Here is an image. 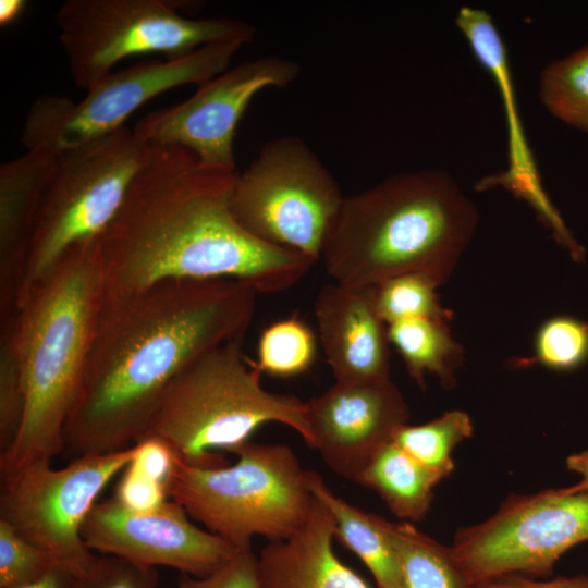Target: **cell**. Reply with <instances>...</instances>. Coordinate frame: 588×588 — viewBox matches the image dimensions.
Masks as SVG:
<instances>
[{
  "mask_svg": "<svg viewBox=\"0 0 588 588\" xmlns=\"http://www.w3.org/2000/svg\"><path fill=\"white\" fill-rule=\"evenodd\" d=\"M258 292L235 279L168 280L105 298L63 441L70 456L123 451L193 360L244 339Z\"/></svg>",
  "mask_w": 588,
  "mask_h": 588,
  "instance_id": "obj_1",
  "label": "cell"
},
{
  "mask_svg": "<svg viewBox=\"0 0 588 588\" xmlns=\"http://www.w3.org/2000/svg\"><path fill=\"white\" fill-rule=\"evenodd\" d=\"M236 173L206 169L181 147L151 145L98 236L105 298L168 280L235 279L258 293L303 280L316 260L266 244L235 220L230 199Z\"/></svg>",
  "mask_w": 588,
  "mask_h": 588,
  "instance_id": "obj_2",
  "label": "cell"
},
{
  "mask_svg": "<svg viewBox=\"0 0 588 588\" xmlns=\"http://www.w3.org/2000/svg\"><path fill=\"white\" fill-rule=\"evenodd\" d=\"M478 223L477 206L445 170L406 171L345 196L320 259L343 285L371 287L407 273L443 285Z\"/></svg>",
  "mask_w": 588,
  "mask_h": 588,
  "instance_id": "obj_3",
  "label": "cell"
},
{
  "mask_svg": "<svg viewBox=\"0 0 588 588\" xmlns=\"http://www.w3.org/2000/svg\"><path fill=\"white\" fill-rule=\"evenodd\" d=\"M103 299L97 236L70 248L22 295L16 313L0 321L11 324L26 397L16 439L0 455L1 477L63 452Z\"/></svg>",
  "mask_w": 588,
  "mask_h": 588,
  "instance_id": "obj_4",
  "label": "cell"
},
{
  "mask_svg": "<svg viewBox=\"0 0 588 588\" xmlns=\"http://www.w3.org/2000/svg\"><path fill=\"white\" fill-rule=\"evenodd\" d=\"M243 340L225 342L186 366L164 391L140 440L159 439L181 462L208 468L228 465L218 451L234 453L267 422L294 429L310 446L306 402L265 390L261 373L247 366Z\"/></svg>",
  "mask_w": 588,
  "mask_h": 588,
  "instance_id": "obj_5",
  "label": "cell"
},
{
  "mask_svg": "<svg viewBox=\"0 0 588 588\" xmlns=\"http://www.w3.org/2000/svg\"><path fill=\"white\" fill-rule=\"evenodd\" d=\"M234 453V464L213 468L177 458L168 497L238 552L253 550L256 536L269 541L293 536L307 523L316 502L308 470L282 444L248 441Z\"/></svg>",
  "mask_w": 588,
  "mask_h": 588,
  "instance_id": "obj_6",
  "label": "cell"
},
{
  "mask_svg": "<svg viewBox=\"0 0 588 588\" xmlns=\"http://www.w3.org/2000/svg\"><path fill=\"white\" fill-rule=\"evenodd\" d=\"M189 0H66L56 12L59 40L74 84L88 89L132 56H186L201 47L252 41L255 27L244 21L193 19Z\"/></svg>",
  "mask_w": 588,
  "mask_h": 588,
  "instance_id": "obj_7",
  "label": "cell"
},
{
  "mask_svg": "<svg viewBox=\"0 0 588 588\" xmlns=\"http://www.w3.org/2000/svg\"><path fill=\"white\" fill-rule=\"evenodd\" d=\"M151 145L125 126L57 156L34 230L22 295L119 211ZM20 303V302H19Z\"/></svg>",
  "mask_w": 588,
  "mask_h": 588,
  "instance_id": "obj_8",
  "label": "cell"
},
{
  "mask_svg": "<svg viewBox=\"0 0 588 588\" xmlns=\"http://www.w3.org/2000/svg\"><path fill=\"white\" fill-rule=\"evenodd\" d=\"M344 198L319 156L302 138L283 136L236 173L230 206L255 238L318 261Z\"/></svg>",
  "mask_w": 588,
  "mask_h": 588,
  "instance_id": "obj_9",
  "label": "cell"
},
{
  "mask_svg": "<svg viewBox=\"0 0 588 588\" xmlns=\"http://www.w3.org/2000/svg\"><path fill=\"white\" fill-rule=\"evenodd\" d=\"M240 44L201 47L186 56L142 62L111 72L79 100L45 94L29 107L20 136L26 150L53 155L124 127L142 106L170 89L203 84L230 68Z\"/></svg>",
  "mask_w": 588,
  "mask_h": 588,
  "instance_id": "obj_10",
  "label": "cell"
},
{
  "mask_svg": "<svg viewBox=\"0 0 588 588\" xmlns=\"http://www.w3.org/2000/svg\"><path fill=\"white\" fill-rule=\"evenodd\" d=\"M588 542V491L569 487L513 494L450 547L469 586L506 575L548 578L559 559Z\"/></svg>",
  "mask_w": 588,
  "mask_h": 588,
  "instance_id": "obj_11",
  "label": "cell"
},
{
  "mask_svg": "<svg viewBox=\"0 0 588 588\" xmlns=\"http://www.w3.org/2000/svg\"><path fill=\"white\" fill-rule=\"evenodd\" d=\"M126 450L74 458L54 469L36 462L1 478L0 519L19 535L47 551L56 565L84 576L98 555L82 537L83 524L107 483L130 464Z\"/></svg>",
  "mask_w": 588,
  "mask_h": 588,
  "instance_id": "obj_12",
  "label": "cell"
},
{
  "mask_svg": "<svg viewBox=\"0 0 588 588\" xmlns=\"http://www.w3.org/2000/svg\"><path fill=\"white\" fill-rule=\"evenodd\" d=\"M299 75V64L291 59L246 60L198 85L185 100L146 114L133 131L149 145L192 152L206 169L236 172L234 137L252 99L265 88L286 87Z\"/></svg>",
  "mask_w": 588,
  "mask_h": 588,
  "instance_id": "obj_13",
  "label": "cell"
},
{
  "mask_svg": "<svg viewBox=\"0 0 588 588\" xmlns=\"http://www.w3.org/2000/svg\"><path fill=\"white\" fill-rule=\"evenodd\" d=\"M188 516L173 500L155 510L138 512L111 498L93 505L83 524L82 537L91 551L102 555L205 577L238 551L221 537L196 527Z\"/></svg>",
  "mask_w": 588,
  "mask_h": 588,
  "instance_id": "obj_14",
  "label": "cell"
},
{
  "mask_svg": "<svg viewBox=\"0 0 588 588\" xmlns=\"http://www.w3.org/2000/svg\"><path fill=\"white\" fill-rule=\"evenodd\" d=\"M306 405L310 448L331 470L356 482L409 419L406 401L390 378L335 382Z\"/></svg>",
  "mask_w": 588,
  "mask_h": 588,
  "instance_id": "obj_15",
  "label": "cell"
},
{
  "mask_svg": "<svg viewBox=\"0 0 588 588\" xmlns=\"http://www.w3.org/2000/svg\"><path fill=\"white\" fill-rule=\"evenodd\" d=\"M314 311L335 382L390 378L388 326L377 313L372 286L327 284L318 292Z\"/></svg>",
  "mask_w": 588,
  "mask_h": 588,
  "instance_id": "obj_16",
  "label": "cell"
},
{
  "mask_svg": "<svg viewBox=\"0 0 588 588\" xmlns=\"http://www.w3.org/2000/svg\"><path fill=\"white\" fill-rule=\"evenodd\" d=\"M455 24L468 42L478 63L492 76L504 102L507 125V159L505 171L481 179L477 191L502 187L526 201L539 219L553 216L555 206L546 193L534 155L523 132L505 42L492 16L485 10L462 7Z\"/></svg>",
  "mask_w": 588,
  "mask_h": 588,
  "instance_id": "obj_17",
  "label": "cell"
},
{
  "mask_svg": "<svg viewBox=\"0 0 588 588\" xmlns=\"http://www.w3.org/2000/svg\"><path fill=\"white\" fill-rule=\"evenodd\" d=\"M56 162V155L33 149L0 167V320L17 310L38 211Z\"/></svg>",
  "mask_w": 588,
  "mask_h": 588,
  "instance_id": "obj_18",
  "label": "cell"
},
{
  "mask_svg": "<svg viewBox=\"0 0 588 588\" xmlns=\"http://www.w3.org/2000/svg\"><path fill=\"white\" fill-rule=\"evenodd\" d=\"M315 495V494H314ZM334 520L316 498L307 523L285 540L269 541L257 555L261 588H369L333 550Z\"/></svg>",
  "mask_w": 588,
  "mask_h": 588,
  "instance_id": "obj_19",
  "label": "cell"
},
{
  "mask_svg": "<svg viewBox=\"0 0 588 588\" xmlns=\"http://www.w3.org/2000/svg\"><path fill=\"white\" fill-rule=\"evenodd\" d=\"M308 483L315 497L330 511L335 538L364 562L378 588H402L400 566L391 538V522L335 495L314 470H308Z\"/></svg>",
  "mask_w": 588,
  "mask_h": 588,
  "instance_id": "obj_20",
  "label": "cell"
},
{
  "mask_svg": "<svg viewBox=\"0 0 588 588\" xmlns=\"http://www.w3.org/2000/svg\"><path fill=\"white\" fill-rule=\"evenodd\" d=\"M442 479L393 441L370 461L357 482L375 490L397 517L421 520Z\"/></svg>",
  "mask_w": 588,
  "mask_h": 588,
  "instance_id": "obj_21",
  "label": "cell"
},
{
  "mask_svg": "<svg viewBox=\"0 0 588 588\" xmlns=\"http://www.w3.org/2000/svg\"><path fill=\"white\" fill-rule=\"evenodd\" d=\"M446 322L441 318H415L388 324L390 344L421 388L427 375L437 376L445 388L455 383V371L463 363L464 352Z\"/></svg>",
  "mask_w": 588,
  "mask_h": 588,
  "instance_id": "obj_22",
  "label": "cell"
},
{
  "mask_svg": "<svg viewBox=\"0 0 588 588\" xmlns=\"http://www.w3.org/2000/svg\"><path fill=\"white\" fill-rule=\"evenodd\" d=\"M402 588H469L451 548L419 531L411 523H391Z\"/></svg>",
  "mask_w": 588,
  "mask_h": 588,
  "instance_id": "obj_23",
  "label": "cell"
},
{
  "mask_svg": "<svg viewBox=\"0 0 588 588\" xmlns=\"http://www.w3.org/2000/svg\"><path fill=\"white\" fill-rule=\"evenodd\" d=\"M539 98L551 115L588 135V42L542 69Z\"/></svg>",
  "mask_w": 588,
  "mask_h": 588,
  "instance_id": "obj_24",
  "label": "cell"
},
{
  "mask_svg": "<svg viewBox=\"0 0 588 588\" xmlns=\"http://www.w3.org/2000/svg\"><path fill=\"white\" fill-rule=\"evenodd\" d=\"M473 429L469 415L453 409L421 425L402 426L392 441L443 479L454 469L452 452L473 434Z\"/></svg>",
  "mask_w": 588,
  "mask_h": 588,
  "instance_id": "obj_25",
  "label": "cell"
},
{
  "mask_svg": "<svg viewBox=\"0 0 588 588\" xmlns=\"http://www.w3.org/2000/svg\"><path fill=\"white\" fill-rule=\"evenodd\" d=\"M316 356L313 331L295 316L273 322L259 339L257 362L252 366L260 373L292 377L307 371Z\"/></svg>",
  "mask_w": 588,
  "mask_h": 588,
  "instance_id": "obj_26",
  "label": "cell"
},
{
  "mask_svg": "<svg viewBox=\"0 0 588 588\" xmlns=\"http://www.w3.org/2000/svg\"><path fill=\"white\" fill-rule=\"evenodd\" d=\"M439 286L437 281L420 273L390 278L372 286L377 313L387 326L415 318L449 321L452 311L441 305L437 293Z\"/></svg>",
  "mask_w": 588,
  "mask_h": 588,
  "instance_id": "obj_27",
  "label": "cell"
},
{
  "mask_svg": "<svg viewBox=\"0 0 588 588\" xmlns=\"http://www.w3.org/2000/svg\"><path fill=\"white\" fill-rule=\"evenodd\" d=\"M534 360L554 371L568 372L588 360V322L571 316H555L538 328Z\"/></svg>",
  "mask_w": 588,
  "mask_h": 588,
  "instance_id": "obj_28",
  "label": "cell"
},
{
  "mask_svg": "<svg viewBox=\"0 0 588 588\" xmlns=\"http://www.w3.org/2000/svg\"><path fill=\"white\" fill-rule=\"evenodd\" d=\"M22 367L10 322L0 323V455L13 444L25 413Z\"/></svg>",
  "mask_w": 588,
  "mask_h": 588,
  "instance_id": "obj_29",
  "label": "cell"
},
{
  "mask_svg": "<svg viewBox=\"0 0 588 588\" xmlns=\"http://www.w3.org/2000/svg\"><path fill=\"white\" fill-rule=\"evenodd\" d=\"M56 565L52 556L0 519V588H17L45 576Z\"/></svg>",
  "mask_w": 588,
  "mask_h": 588,
  "instance_id": "obj_30",
  "label": "cell"
},
{
  "mask_svg": "<svg viewBox=\"0 0 588 588\" xmlns=\"http://www.w3.org/2000/svg\"><path fill=\"white\" fill-rule=\"evenodd\" d=\"M156 567L143 566L112 555H98L94 566L76 577L75 588H156Z\"/></svg>",
  "mask_w": 588,
  "mask_h": 588,
  "instance_id": "obj_31",
  "label": "cell"
},
{
  "mask_svg": "<svg viewBox=\"0 0 588 588\" xmlns=\"http://www.w3.org/2000/svg\"><path fill=\"white\" fill-rule=\"evenodd\" d=\"M177 588H261L257 555L253 550L238 552L232 560L205 577L181 574Z\"/></svg>",
  "mask_w": 588,
  "mask_h": 588,
  "instance_id": "obj_32",
  "label": "cell"
},
{
  "mask_svg": "<svg viewBox=\"0 0 588 588\" xmlns=\"http://www.w3.org/2000/svg\"><path fill=\"white\" fill-rule=\"evenodd\" d=\"M164 485L126 466L113 498L132 511L145 512L162 505L168 501Z\"/></svg>",
  "mask_w": 588,
  "mask_h": 588,
  "instance_id": "obj_33",
  "label": "cell"
},
{
  "mask_svg": "<svg viewBox=\"0 0 588 588\" xmlns=\"http://www.w3.org/2000/svg\"><path fill=\"white\" fill-rule=\"evenodd\" d=\"M176 462L177 457L163 441L146 438L134 444L127 466L167 487Z\"/></svg>",
  "mask_w": 588,
  "mask_h": 588,
  "instance_id": "obj_34",
  "label": "cell"
},
{
  "mask_svg": "<svg viewBox=\"0 0 588 588\" xmlns=\"http://www.w3.org/2000/svg\"><path fill=\"white\" fill-rule=\"evenodd\" d=\"M469 588H588V575L560 576L551 579L525 575H506Z\"/></svg>",
  "mask_w": 588,
  "mask_h": 588,
  "instance_id": "obj_35",
  "label": "cell"
},
{
  "mask_svg": "<svg viewBox=\"0 0 588 588\" xmlns=\"http://www.w3.org/2000/svg\"><path fill=\"white\" fill-rule=\"evenodd\" d=\"M75 576L59 566H54L38 580L17 588H75Z\"/></svg>",
  "mask_w": 588,
  "mask_h": 588,
  "instance_id": "obj_36",
  "label": "cell"
},
{
  "mask_svg": "<svg viewBox=\"0 0 588 588\" xmlns=\"http://www.w3.org/2000/svg\"><path fill=\"white\" fill-rule=\"evenodd\" d=\"M565 464L568 470L576 473L580 478L569 488L574 491H588V450L568 455Z\"/></svg>",
  "mask_w": 588,
  "mask_h": 588,
  "instance_id": "obj_37",
  "label": "cell"
},
{
  "mask_svg": "<svg viewBox=\"0 0 588 588\" xmlns=\"http://www.w3.org/2000/svg\"><path fill=\"white\" fill-rule=\"evenodd\" d=\"M26 5L25 0H1L0 25L8 26L14 23L23 14Z\"/></svg>",
  "mask_w": 588,
  "mask_h": 588,
  "instance_id": "obj_38",
  "label": "cell"
}]
</instances>
